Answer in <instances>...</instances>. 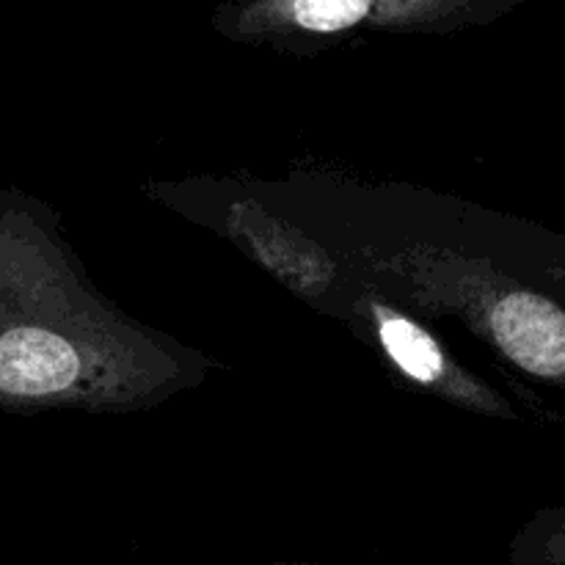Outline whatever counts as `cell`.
Masks as SVG:
<instances>
[{"label": "cell", "mask_w": 565, "mask_h": 565, "mask_svg": "<svg viewBox=\"0 0 565 565\" xmlns=\"http://www.w3.org/2000/svg\"><path fill=\"white\" fill-rule=\"evenodd\" d=\"M226 232L248 248L287 287L318 307H329L342 287V263L301 230L259 210L252 199H237L226 213Z\"/></svg>", "instance_id": "5b68a950"}, {"label": "cell", "mask_w": 565, "mask_h": 565, "mask_svg": "<svg viewBox=\"0 0 565 565\" xmlns=\"http://www.w3.org/2000/svg\"><path fill=\"white\" fill-rule=\"evenodd\" d=\"M511 565H565V505L544 508L516 533Z\"/></svg>", "instance_id": "8992f818"}, {"label": "cell", "mask_w": 565, "mask_h": 565, "mask_svg": "<svg viewBox=\"0 0 565 565\" xmlns=\"http://www.w3.org/2000/svg\"><path fill=\"white\" fill-rule=\"evenodd\" d=\"M188 373L88 287L42 204L0 188V408L141 406Z\"/></svg>", "instance_id": "6da1fadb"}, {"label": "cell", "mask_w": 565, "mask_h": 565, "mask_svg": "<svg viewBox=\"0 0 565 565\" xmlns=\"http://www.w3.org/2000/svg\"><path fill=\"white\" fill-rule=\"evenodd\" d=\"M268 565H318V563H268Z\"/></svg>", "instance_id": "52a82bcc"}, {"label": "cell", "mask_w": 565, "mask_h": 565, "mask_svg": "<svg viewBox=\"0 0 565 565\" xmlns=\"http://www.w3.org/2000/svg\"><path fill=\"white\" fill-rule=\"evenodd\" d=\"M329 309L342 315L364 342H370L403 379L419 390L472 414L519 419L516 408L494 386L463 370L434 331L425 329L403 307L386 301L384 292L375 287L370 290L367 285H356L351 298H337Z\"/></svg>", "instance_id": "277c9868"}, {"label": "cell", "mask_w": 565, "mask_h": 565, "mask_svg": "<svg viewBox=\"0 0 565 565\" xmlns=\"http://www.w3.org/2000/svg\"><path fill=\"white\" fill-rule=\"evenodd\" d=\"M370 270L425 312L458 315L535 381L565 390V237L508 221L491 263H447L430 246L370 254Z\"/></svg>", "instance_id": "7a4b0ae2"}, {"label": "cell", "mask_w": 565, "mask_h": 565, "mask_svg": "<svg viewBox=\"0 0 565 565\" xmlns=\"http://www.w3.org/2000/svg\"><path fill=\"white\" fill-rule=\"evenodd\" d=\"M524 0H221L224 39L276 53L312 55L364 33H456L489 25Z\"/></svg>", "instance_id": "3957f363"}]
</instances>
